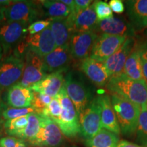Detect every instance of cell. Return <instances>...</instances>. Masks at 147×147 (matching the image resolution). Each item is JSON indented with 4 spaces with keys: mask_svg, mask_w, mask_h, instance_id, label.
<instances>
[{
    "mask_svg": "<svg viewBox=\"0 0 147 147\" xmlns=\"http://www.w3.org/2000/svg\"><path fill=\"white\" fill-rule=\"evenodd\" d=\"M67 69H63L49 74L45 78L29 88L34 92L42 93L54 98L63 87L65 81L64 74L67 72Z\"/></svg>",
    "mask_w": 147,
    "mask_h": 147,
    "instance_id": "cell-17",
    "label": "cell"
},
{
    "mask_svg": "<svg viewBox=\"0 0 147 147\" xmlns=\"http://www.w3.org/2000/svg\"><path fill=\"white\" fill-rule=\"evenodd\" d=\"M52 100L53 98L50 96L34 92V100L32 102V107L34 108L35 113L40 115L43 110L49 105Z\"/></svg>",
    "mask_w": 147,
    "mask_h": 147,
    "instance_id": "cell-33",
    "label": "cell"
},
{
    "mask_svg": "<svg viewBox=\"0 0 147 147\" xmlns=\"http://www.w3.org/2000/svg\"><path fill=\"white\" fill-rule=\"evenodd\" d=\"M32 147H35V146H32Z\"/></svg>",
    "mask_w": 147,
    "mask_h": 147,
    "instance_id": "cell-48",
    "label": "cell"
},
{
    "mask_svg": "<svg viewBox=\"0 0 147 147\" xmlns=\"http://www.w3.org/2000/svg\"><path fill=\"white\" fill-rule=\"evenodd\" d=\"M80 69L90 81L98 87L106 86L110 79L104 63L91 57L81 61Z\"/></svg>",
    "mask_w": 147,
    "mask_h": 147,
    "instance_id": "cell-16",
    "label": "cell"
},
{
    "mask_svg": "<svg viewBox=\"0 0 147 147\" xmlns=\"http://www.w3.org/2000/svg\"><path fill=\"white\" fill-rule=\"evenodd\" d=\"M50 18L47 20H40V21H34V23L29 25L27 27V31L29 35L37 34L49 27L50 26Z\"/></svg>",
    "mask_w": 147,
    "mask_h": 147,
    "instance_id": "cell-35",
    "label": "cell"
},
{
    "mask_svg": "<svg viewBox=\"0 0 147 147\" xmlns=\"http://www.w3.org/2000/svg\"><path fill=\"white\" fill-rule=\"evenodd\" d=\"M62 113V106L60 101L57 98V97H55L53 98L51 102L49 105L45 108L40 114L42 117H47L52 119L53 121H57L60 118Z\"/></svg>",
    "mask_w": 147,
    "mask_h": 147,
    "instance_id": "cell-30",
    "label": "cell"
},
{
    "mask_svg": "<svg viewBox=\"0 0 147 147\" xmlns=\"http://www.w3.org/2000/svg\"><path fill=\"white\" fill-rule=\"evenodd\" d=\"M2 55H3V49L1 46L0 45V60H1V57H2Z\"/></svg>",
    "mask_w": 147,
    "mask_h": 147,
    "instance_id": "cell-44",
    "label": "cell"
},
{
    "mask_svg": "<svg viewBox=\"0 0 147 147\" xmlns=\"http://www.w3.org/2000/svg\"><path fill=\"white\" fill-rule=\"evenodd\" d=\"M64 87L79 115L93 100V87L81 73L74 70L66 72Z\"/></svg>",
    "mask_w": 147,
    "mask_h": 147,
    "instance_id": "cell-2",
    "label": "cell"
},
{
    "mask_svg": "<svg viewBox=\"0 0 147 147\" xmlns=\"http://www.w3.org/2000/svg\"><path fill=\"white\" fill-rule=\"evenodd\" d=\"M117 147H143V146L137 144H135V143L129 142V141L125 140H123L119 141V142L118 143V145H117Z\"/></svg>",
    "mask_w": 147,
    "mask_h": 147,
    "instance_id": "cell-39",
    "label": "cell"
},
{
    "mask_svg": "<svg viewBox=\"0 0 147 147\" xmlns=\"http://www.w3.org/2000/svg\"><path fill=\"white\" fill-rule=\"evenodd\" d=\"M69 147H78V146H69Z\"/></svg>",
    "mask_w": 147,
    "mask_h": 147,
    "instance_id": "cell-47",
    "label": "cell"
},
{
    "mask_svg": "<svg viewBox=\"0 0 147 147\" xmlns=\"http://www.w3.org/2000/svg\"><path fill=\"white\" fill-rule=\"evenodd\" d=\"M98 36L92 31L74 33L69 43L71 57L81 61L89 57Z\"/></svg>",
    "mask_w": 147,
    "mask_h": 147,
    "instance_id": "cell-13",
    "label": "cell"
},
{
    "mask_svg": "<svg viewBox=\"0 0 147 147\" xmlns=\"http://www.w3.org/2000/svg\"><path fill=\"white\" fill-rule=\"evenodd\" d=\"M57 97L61 104L62 113L60 118L55 123L66 137L69 138L76 137L80 134L78 115L74 105L66 93L64 85Z\"/></svg>",
    "mask_w": 147,
    "mask_h": 147,
    "instance_id": "cell-4",
    "label": "cell"
},
{
    "mask_svg": "<svg viewBox=\"0 0 147 147\" xmlns=\"http://www.w3.org/2000/svg\"><path fill=\"white\" fill-rule=\"evenodd\" d=\"M67 18L71 23L74 33L95 32L99 22L93 3L85 10L70 14Z\"/></svg>",
    "mask_w": 147,
    "mask_h": 147,
    "instance_id": "cell-20",
    "label": "cell"
},
{
    "mask_svg": "<svg viewBox=\"0 0 147 147\" xmlns=\"http://www.w3.org/2000/svg\"><path fill=\"white\" fill-rule=\"evenodd\" d=\"M127 38L101 34L93 45L89 57L104 63L121 47Z\"/></svg>",
    "mask_w": 147,
    "mask_h": 147,
    "instance_id": "cell-11",
    "label": "cell"
},
{
    "mask_svg": "<svg viewBox=\"0 0 147 147\" xmlns=\"http://www.w3.org/2000/svg\"><path fill=\"white\" fill-rule=\"evenodd\" d=\"M5 15H4V7L0 5V23H1L3 21H4Z\"/></svg>",
    "mask_w": 147,
    "mask_h": 147,
    "instance_id": "cell-43",
    "label": "cell"
},
{
    "mask_svg": "<svg viewBox=\"0 0 147 147\" xmlns=\"http://www.w3.org/2000/svg\"><path fill=\"white\" fill-rule=\"evenodd\" d=\"M136 42L134 38H127L118 50L104 62L110 78L124 74L125 64Z\"/></svg>",
    "mask_w": 147,
    "mask_h": 147,
    "instance_id": "cell-14",
    "label": "cell"
},
{
    "mask_svg": "<svg viewBox=\"0 0 147 147\" xmlns=\"http://www.w3.org/2000/svg\"><path fill=\"white\" fill-rule=\"evenodd\" d=\"M137 45L140 53V57L141 65H142L143 76L145 81L147 82V40L139 43L137 42Z\"/></svg>",
    "mask_w": 147,
    "mask_h": 147,
    "instance_id": "cell-34",
    "label": "cell"
},
{
    "mask_svg": "<svg viewBox=\"0 0 147 147\" xmlns=\"http://www.w3.org/2000/svg\"><path fill=\"white\" fill-rule=\"evenodd\" d=\"M95 32L98 34H108L125 38H134L135 30L130 23L118 17H110L99 21Z\"/></svg>",
    "mask_w": 147,
    "mask_h": 147,
    "instance_id": "cell-15",
    "label": "cell"
},
{
    "mask_svg": "<svg viewBox=\"0 0 147 147\" xmlns=\"http://www.w3.org/2000/svg\"><path fill=\"white\" fill-rule=\"evenodd\" d=\"M25 67L20 81L18 82L24 87H30L47 76L45 69L43 59L30 51H25Z\"/></svg>",
    "mask_w": 147,
    "mask_h": 147,
    "instance_id": "cell-9",
    "label": "cell"
},
{
    "mask_svg": "<svg viewBox=\"0 0 147 147\" xmlns=\"http://www.w3.org/2000/svg\"><path fill=\"white\" fill-rule=\"evenodd\" d=\"M109 5L113 12L116 14H122L125 11V4L121 0H110Z\"/></svg>",
    "mask_w": 147,
    "mask_h": 147,
    "instance_id": "cell-36",
    "label": "cell"
},
{
    "mask_svg": "<svg viewBox=\"0 0 147 147\" xmlns=\"http://www.w3.org/2000/svg\"><path fill=\"white\" fill-rule=\"evenodd\" d=\"M110 100L120 127L121 133L126 136H133L136 132L140 108L116 95H110Z\"/></svg>",
    "mask_w": 147,
    "mask_h": 147,
    "instance_id": "cell-3",
    "label": "cell"
},
{
    "mask_svg": "<svg viewBox=\"0 0 147 147\" xmlns=\"http://www.w3.org/2000/svg\"><path fill=\"white\" fill-rule=\"evenodd\" d=\"M80 134L85 140L94 136L102 129L100 107L97 97L79 114Z\"/></svg>",
    "mask_w": 147,
    "mask_h": 147,
    "instance_id": "cell-7",
    "label": "cell"
},
{
    "mask_svg": "<svg viewBox=\"0 0 147 147\" xmlns=\"http://www.w3.org/2000/svg\"><path fill=\"white\" fill-rule=\"evenodd\" d=\"M145 33H146V36L147 37V28H146V32H145Z\"/></svg>",
    "mask_w": 147,
    "mask_h": 147,
    "instance_id": "cell-46",
    "label": "cell"
},
{
    "mask_svg": "<svg viewBox=\"0 0 147 147\" xmlns=\"http://www.w3.org/2000/svg\"><path fill=\"white\" fill-rule=\"evenodd\" d=\"M23 51H30L43 58L56 49L50 27L35 35H29L25 38Z\"/></svg>",
    "mask_w": 147,
    "mask_h": 147,
    "instance_id": "cell-12",
    "label": "cell"
},
{
    "mask_svg": "<svg viewBox=\"0 0 147 147\" xmlns=\"http://www.w3.org/2000/svg\"><path fill=\"white\" fill-rule=\"evenodd\" d=\"M71 58L69 44L56 48L42 58L46 73L48 74V73L51 74L55 71L67 69Z\"/></svg>",
    "mask_w": 147,
    "mask_h": 147,
    "instance_id": "cell-18",
    "label": "cell"
},
{
    "mask_svg": "<svg viewBox=\"0 0 147 147\" xmlns=\"http://www.w3.org/2000/svg\"><path fill=\"white\" fill-rule=\"evenodd\" d=\"M27 25L25 22L7 21L0 26V45L3 53L9 52L25 40Z\"/></svg>",
    "mask_w": 147,
    "mask_h": 147,
    "instance_id": "cell-8",
    "label": "cell"
},
{
    "mask_svg": "<svg viewBox=\"0 0 147 147\" xmlns=\"http://www.w3.org/2000/svg\"><path fill=\"white\" fill-rule=\"evenodd\" d=\"M124 74L132 80H144L143 76L142 65H141L140 57L138 45L136 42L135 47L129 55L124 67Z\"/></svg>",
    "mask_w": 147,
    "mask_h": 147,
    "instance_id": "cell-24",
    "label": "cell"
},
{
    "mask_svg": "<svg viewBox=\"0 0 147 147\" xmlns=\"http://www.w3.org/2000/svg\"><path fill=\"white\" fill-rule=\"evenodd\" d=\"M41 121L42 116L36 113L29 114L28 123L20 138L27 140L28 142L34 139L40 131Z\"/></svg>",
    "mask_w": 147,
    "mask_h": 147,
    "instance_id": "cell-28",
    "label": "cell"
},
{
    "mask_svg": "<svg viewBox=\"0 0 147 147\" xmlns=\"http://www.w3.org/2000/svg\"><path fill=\"white\" fill-rule=\"evenodd\" d=\"M64 142L63 134L52 119L42 117L40 131L29 143L35 147H60Z\"/></svg>",
    "mask_w": 147,
    "mask_h": 147,
    "instance_id": "cell-6",
    "label": "cell"
},
{
    "mask_svg": "<svg viewBox=\"0 0 147 147\" xmlns=\"http://www.w3.org/2000/svg\"><path fill=\"white\" fill-rule=\"evenodd\" d=\"M28 119L29 115L7 120L3 124L5 131L10 136H16L20 138L27 125Z\"/></svg>",
    "mask_w": 147,
    "mask_h": 147,
    "instance_id": "cell-27",
    "label": "cell"
},
{
    "mask_svg": "<svg viewBox=\"0 0 147 147\" xmlns=\"http://www.w3.org/2000/svg\"><path fill=\"white\" fill-rule=\"evenodd\" d=\"M93 3L91 0H74L75 10L76 12L84 10L91 5Z\"/></svg>",
    "mask_w": 147,
    "mask_h": 147,
    "instance_id": "cell-37",
    "label": "cell"
},
{
    "mask_svg": "<svg viewBox=\"0 0 147 147\" xmlns=\"http://www.w3.org/2000/svg\"><path fill=\"white\" fill-rule=\"evenodd\" d=\"M16 147H27V145L26 142H25L24 140L21 138H17Z\"/></svg>",
    "mask_w": 147,
    "mask_h": 147,
    "instance_id": "cell-42",
    "label": "cell"
},
{
    "mask_svg": "<svg viewBox=\"0 0 147 147\" xmlns=\"http://www.w3.org/2000/svg\"><path fill=\"white\" fill-rule=\"evenodd\" d=\"M47 16L53 18H66L71 14L70 10L61 1L44 0L40 1Z\"/></svg>",
    "mask_w": 147,
    "mask_h": 147,
    "instance_id": "cell-26",
    "label": "cell"
},
{
    "mask_svg": "<svg viewBox=\"0 0 147 147\" xmlns=\"http://www.w3.org/2000/svg\"><path fill=\"white\" fill-rule=\"evenodd\" d=\"M93 8L99 21L113 17V11L108 3L103 1H95L93 3Z\"/></svg>",
    "mask_w": 147,
    "mask_h": 147,
    "instance_id": "cell-32",
    "label": "cell"
},
{
    "mask_svg": "<svg viewBox=\"0 0 147 147\" xmlns=\"http://www.w3.org/2000/svg\"><path fill=\"white\" fill-rule=\"evenodd\" d=\"M96 97L100 107L102 128L117 135L120 134V127L112 105L110 96L107 94H102Z\"/></svg>",
    "mask_w": 147,
    "mask_h": 147,
    "instance_id": "cell-21",
    "label": "cell"
},
{
    "mask_svg": "<svg viewBox=\"0 0 147 147\" xmlns=\"http://www.w3.org/2000/svg\"><path fill=\"white\" fill-rule=\"evenodd\" d=\"M17 138L14 136L4 137L0 139V146L1 147H16Z\"/></svg>",
    "mask_w": 147,
    "mask_h": 147,
    "instance_id": "cell-38",
    "label": "cell"
},
{
    "mask_svg": "<svg viewBox=\"0 0 147 147\" xmlns=\"http://www.w3.org/2000/svg\"><path fill=\"white\" fill-rule=\"evenodd\" d=\"M40 14L38 4L31 1H14L4 7V15L7 21L25 22L31 25Z\"/></svg>",
    "mask_w": 147,
    "mask_h": 147,
    "instance_id": "cell-10",
    "label": "cell"
},
{
    "mask_svg": "<svg viewBox=\"0 0 147 147\" xmlns=\"http://www.w3.org/2000/svg\"><path fill=\"white\" fill-rule=\"evenodd\" d=\"M25 67V59L16 52L0 61V90L8 89L21 80Z\"/></svg>",
    "mask_w": 147,
    "mask_h": 147,
    "instance_id": "cell-5",
    "label": "cell"
},
{
    "mask_svg": "<svg viewBox=\"0 0 147 147\" xmlns=\"http://www.w3.org/2000/svg\"><path fill=\"white\" fill-rule=\"evenodd\" d=\"M50 27L56 48L68 45L74 31L67 18H50Z\"/></svg>",
    "mask_w": 147,
    "mask_h": 147,
    "instance_id": "cell-23",
    "label": "cell"
},
{
    "mask_svg": "<svg viewBox=\"0 0 147 147\" xmlns=\"http://www.w3.org/2000/svg\"><path fill=\"white\" fill-rule=\"evenodd\" d=\"M136 134L137 142L147 147V108H141Z\"/></svg>",
    "mask_w": 147,
    "mask_h": 147,
    "instance_id": "cell-29",
    "label": "cell"
},
{
    "mask_svg": "<svg viewBox=\"0 0 147 147\" xmlns=\"http://www.w3.org/2000/svg\"><path fill=\"white\" fill-rule=\"evenodd\" d=\"M111 95L126 99L140 108H147V82L132 80L125 74L110 78L106 85Z\"/></svg>",
    "mask_w": 147,
    "mask_h": 147,
    "instance_id": "cell-1",
    "label": "cell"
},
{
    "mask_svg": "<svg viewBox=\"0 0 147 147\" xmlns=\"http://www.w3.org/2000/svg\"><path fill=\"white\" fill-rule=\"evenodd\" d=\"M0 147H1V146H0Z\"/></svg>",
    "mask_w": 147,
    "mask_h": 147,
    "instance_id": "cell-49",
    "label": "cell"
},
{
    "mask_svg": "<svg viewBox=\"0 0 147 147\" xmlns=\"http://www.w3.org/2000/svg\"><path fill=\"white\" fill-rule=\"evenodd\" d=\"M6 106L5 105V103L3 102V99L2 97V91L0 90V115L3 113Z\"/></svg>",
    "mask_w": 147,
    "mask_h": 147,
    "instance_id": "cell-41",
    "label": "cell"
},
{
    "mask_svg": "<svg viewBox=\"0 0 147 147\" xmlns=\"http://www.w3.org/2000/svg\"><path fill=\"white\" fill-rule=\"evenodd\" d=\"M1 123H0V135H1Z\"/></svg>",
    "mask_w": 147,
    "mask_h": 147,
    "instance_id": "cell-45",
    "label": "cell"
},
{
    "mask_svg": "<svg viewBox=\"0 0 147 147\" xmlns=\"http://www.w3.org/2000/svg\"><path fill=\"white\" fill-rule=\"evenodd\" d=\"M33 100L34 91L29 87H24L18 83L7 89L3 97V102L14 108L32 107Z\"/></svg>",
    "mask_w": 147,
    "mask_h": 147,
    "instance_id": "cell-19",
    "label": "cell"
},
{
    "mask_svg": "<svg viewBox=\"0 0 147 147\" xmlns=\"http://www.w3.org/2000/svg\"><path fill=\"white\" fill-rule=\"evenodd\" d=\"M62 3H64L66 6L70 10L71 14L76 13V10H75V4L74 1L73 0H61Z\"/></svg>",
    "mask_w": 147,
    "mask_h": 147,
    "instance_id": "cell-40",
    "label": "cell"
},
{
    "mask_svg": "<svg viewBox=\"0 0 147 147\" xmlns=\"http://www.w3.org/2000/svg\"><path fill=\"white\" fill-rule=\"evenodd\" d=\"M35 113V110L33 107L25 108H14L11 107H6L1 113L3 119L5 120H10L18 117L27 116L29 114Z\"/></svg>",
    "mask_w": 147,
    "mask_h": 147,
    "instance_id": "cell-31",
    "label": "cell"
},
{
    "mask_svg": "<svg viewBox=\"0 0 147 147\" xmlns=\"http://www.w3.org/2000/svg\"><path fill=\"white\" fill-rule=\"evenodd\" d=\"M125 5L130 24L135 32L147 27V0L126 1Z\"/></svg>",
    "mask_w": 147,
    "mask_h": 147,
    "instance_id": "cell-22",
    "label": "cell"
},
{
    "mask_svg": "<svg viewBox=\"0 0 147 147\" xmlns=\"http://www.w3.org/2000/svg\"><path fill=\"white\" fill-rule=\"evenodd\" d=\"M118 135L102 129L94 136L85 140L87 147H117L119 142Z\"/></svg>",
    "mask_w": 147,
    "mask_h": 147,
    "instance_id": "cell-25",
    "label": "cell"
}]
</instances>
